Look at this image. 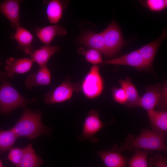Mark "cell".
Listing matches in <instances>:
<instances>
[{
	"label": "cell",
	"mask_w": 167,
	"mask_h": 167,
	"mask_svg": "<svg viewBox=\"0 0 167 167\" xmlns=\"http://www.w3.org/2000/svg\"><path fill=\"white\" fill-rule=\"evenodd\" d=\"M166 37V31H164L156 40L137 49L143 59L150 66H152L159 46Z\"/></svg>",
	"instance_id": "obj_19"
},
{
	"label": "cell",
	"mask_w": 167,
	"mask_h": 167,
	"mask_svg": "<svg viewBox=\"0 0 167 167\" xmlns=\"http://www.w3.org/2000/svg\"><path fill=\"white\" fill-rule=\"evenodd\" d=\"M23 108V112L21 117L11 128L17 137H24L32 139L42 134L49 136L51 129L42 123L41 113L26 106Z\"/></svg>",
	"instance_id": "obj_2"
},
{
	"label": "cell",
	"mask_w": 167,
	"mask_h": 167,
	"mask_svg": "<svg viewBox=\"0 0 167 167\" xmlns=\"http://www.w3.org/2000/svg\"><path fill=\"white\" fill-rule=\"evenodd\" d=\"M133 151V154L128 160L129 167H148V156L153 151L140 149H135Z\"/></svg>",
	"instance_id": "obj_23"
},
{
	"label": "cell",
	"mask_w": 167,
	"mask_h": 167,
	"mask_svg": "<svg viewBox=\"0 0 167 167\" xmlns=\"http://www.w3.org/2000/svg\"><path fill=\"white\" fill-rule=\"evenodd\" d=\"M6 73L0 71V114H8L14 110L34 102L36 98L24 97L7 80Z\"/></svg>",
	"instance_id": "obj_3"
},
{
	"label": "cell",
	"mask_w": 167,
	"mask_h": 167,
	"mask_svg": "<svg viewBox=\"0 0 167 167\" xmlns=\"http://www.w3.org/2000/svg\"><path fill=\"white\" fill-rule=\"evenodd\" d=\"M141 2L143 6L154 12L161 11L167 6V1L165 0H147Z\"/></svg>",
	"instance_id": "obj_27"
},
{
	"label": "cell",
	"mask_w": 167,
	"mask_h": 167,
	"mask_svg": "<svg viewBox=\"0 0 167 167\" xmlns=\"http://www.w3.org/2000/svg\"><path fill=\"white\" fill-rule=\"evenodd\" d=\"M15 31L11 35V38L15 40L18 45L17 48L23 51L26 54H31L34 51L32 42L34 37L28 30L21 26L15 28Z\"/></svg>",
	"instance_id": "obj_12"
},
{
	"label": "cell",
	"mask_w": 167,
	"mask_h": 167,
	"mask_svg": "<svg viewBox=\"0 0 167 167\" xmlns=\"http://www.w3.org/2000/svg\"><path fill=\"white\" fill-rule=\"evenodd\" d=\"M148 165L150 167H167V158L161 154H155L149 159Z\"/></svg>",
	"instance_id": "obj_28"
},
{
	"label": "cell",
	"mask_w": 167,
	"mask_h": 167,
	"mask_svg": "<svg viewBox=\"0 0 167 167\" xmlns=\"http://www.w3.org/2000/svg\"><path fill=\"white\" fill-rule=\"evenodd\" d=\"M33 62L31 58L11 57L6 61L4 69L6 75L12 78L15 74H24L29 71Z\"/></svg>",
	"instance_id": "obj_10"
},
{
	"label": "cell",
	"mask_w": 167,
	"mask_h": 167,
	"mask_svg": "<svg viewBox=\"0 0 167 167\" xmlns=\"http://www.w3.org/2000/svg\"><path fill=\"white\" fill-rule=\"evenodd\" d=\"M152 131L161 135L166 137L167 112L152 109L147 111Z\"/></svg>",
	"instance_id": "obj_17"
},
{
	"label": "cell",
	"mask_w": 167,
	"mask_h": 167,
	"mask_svg": "<svg viewBox=\"0 0 167 167\" xmlns=\"http://www.w3.org/2000/svg\"><path fill=\"white\" fill-rule=\"evenodd\" d=\"M18 138L11 129L8 130H0V152L4 153L10 149Z\"/></svg>",
	"instance_id": "obj_24"
},
{
	"label": "cell",
	"mask_w": 167,
	"mask_h": 167,
	"mask_svg": "<svg viewBox=\"0 0 167 167\" xmlns=\"http://www.w3.org/2000/svg\"><path fill=\"white\" fill-rule=\"evenodd\" d=\"M102 64L128 66L139 71L148 70L152 67L143 59L137 50L119 57L103 61Z\"/></svg>",
	"instance_id": "obj_8"
},
{
	"label": "cell",
	"mask_w": 167,
	"mask_h": 167,
	"mask_svg": "<svg viewBox=\"0 0 167 167\" xmlns=\"http://www.w3.org/2000/svg\"><path fill=\"white\" fill-rule=\"evenodd\" d=\"M119 83L124 90L126 95L127 102L125 105L128 108L138 107L140 97L131 79L128 77L125 79H120Z\"/></svg>",
	"instance_id": "obj_21"
},
{
	"label": "cell",
	"mask_w": 167,
	"mask_h": 167,
	"mask_svg": "<svg viewBox=\"0 0 167 167\" xmlns=\"http://www.w3.org/2000/svg\"><path fill=\"white\" fill-rule=\"evenodd\" d=\"M96 152L106 167H126L128 164L127 157L111 148Z\"/></svg>",
	"instance_id": "obj_14"
},
{
	"label": "cell",
	"mask_w": 167,
	"mask_h": 167,
	"mask_svg": "<svg viewBox=\"0 0 167 167\" xmlns=\"http://www.w3.org/2000/svg\"><path fill=\"white\" fill-rule=\"evenodd\" d=\"M47 5L46 14L49 22L53 24H57L61 19L64 9L66 5V1L60 0L44 1Z\"/></svg>",
	"instance_id": "obj_18"
},
{
	"label": "cell",
	"mask_w": 167,
	"mask_h": 167,
	"mask_svg": "<svg viewBox=\"0 0 167 167\" xmlns=\"http://www.w3.org/2000/svg\"><path fill=\"white\" fill-rule=\"evenodd\" d=\"M21 0H6L0 2V12L9 21L11 27L15 28L20 25L19 20Z\"/></svg>",
	"instance_id": "obj_9"
},
{
	"label": "cell",
	"mask_w": 167,
	"mask_h": 167,
	"mask_svg": "<svg viewBox=\"0 0 167 167\" xmlns=\"http://www.w3.org/2000/svg\"><path fill=\"white\" fill-rule=\"evenodd\" d=\"M0 167H4L2 165L1 161L0 160Z\"/></svg>",
	"instance_id": "obj_31"
},
{
	"label": "cell",
	"mask_w": 167,
	"mask_h": 167,
	"mask_svg": "<svg viewBox=\"0 0 167 167\" xmlns=\"http://www.w3.org/2000/svg\"><path fill=\"white\" fill-rule=\"evenodd\" d=\"M112 96L116 102L122 105H126L127 102L126 95L122 88L113 87L112 88Z\"/></svg>",
	"instance_id": "obj_29"
},
{
	"label": "cell",
	"mask_w": 167,
	"mask_h": 167,
	"mask_svg": "<svg viewBox=\"0 0 167 167\" xmlns=\"http://www.w3.org/2000/svg\"><path fill=\"white\" fill-rule=\"evenodd\" d=\"M162 88V86L160 84L149 87L143 95L140 97L138 107H140L146 111L154 109L160 103Z\"/></svg>",
	"instance_id": "obj_11"
},
{
	"label": "cell",
	"mask_w": 167,
	"mask_h": 167,
	"mask_svg": "<svg viewBox=\"0 0 167 167\" xmlns=\"http://www.w3.org/2000/svg\"><path fill=\"white\" fill-rule=\"evenodd\" d=\"M77 51L84 56L86 61L93 65L102 64L103 61L101 53L97 50L80 47L78 48Z\"/></svg>",
	"instance_id": "obj_25"
},
{
	"label": "cell",
	"mask_w": 167,
	"mask_h": 167,
	"mask_svg": "<svg viewBox=\"0 0 167 167\" xmlns=\"http://www.w3.org/2000/svg\"><path fill=\"white\" fill-rule=\"evenodd\" d=\"M25 147L23 148H12L10 150L6 159L9 160L15 165V167H19L24 157Z\"/></svg>",
	"instance_id": "obj_26"
},
{
	"label": "cell",
	"mask_w": 167,
	"mask_h": 167,
	"mask_svg": "<svg viewBox=\"0 0 167 167\" xmlns=\"http://www.w3.org/2000/svg\"><path fill=\"white\" fill-rule=\"evenodd\" d=\"M51 80V73L46 65L40 66L37 72L29 75L27 77L25 85L27 89H30L35 86L49 85Z\"/></svg>",
	"instance_id": "obj_15"
},
{
	"label": "cell",
	"mask_w": 167,
	"mask_h": 167,
	"mask_svg": "<svg viewBox=\"0 0 167 167\" xmlns=\"http://www.w3.org/2000/svg\"><path fill=\"white\" fill-rule=\"evenodd\" d=\"M42 159L36 153L31 144L25 147V153L19 167H40Z\"/></svg>",
	"instance_id": "obj_22"
},
{
	"label": "cell",
	"mask_w": 167,
	"mask_h": 167,
	"mask_svg": "<svg viewBox=\"0 0 167 167\" xmlns=\"http://www.w3.org/2000/svg\"><path fill=\"white\" fill-rule=\"evenodd\" d=\"M166 138L152 130L144 128L136 136L132 134H128L124 142L120 145L114 144L111 149L121 153L131 152L135 149L166 152L167 148L165 143Z\"/></svg>",
	"instance_id": "obj_1"
},
{
	"label": "cell",
	"mask_w": 167,
	"mask_h": 167,
	"mask_svg": "<svg viewBox=\"0 0 167 167\" xmlns=\"http://www.w3.org/2000/svg\"><path fill=\"white\" fill-rule=\"evenodd\" d=\"M104 40V55L111 57L117 53L126 44L118 24L113 20L102 32Z\"/></svg>",
	"instance_id": "obj_5"
},
{
	"label": "cell",
	"mask_w": 167,
	"mask_h": 167,
	"mask_svg": "<svg viewBox=\"0 0 167 167\" xmlns=\"http://www.w3.org/2000/svg\"><path fill=\"white\" fill-rule=\"evenodd\" d=\"M78 42L88 49L97 50L104 54L105 43L102 32L100 33L91 31L85 32L79 37Z\"/></svg>",
	"instance_id": "obj_16"
},
{
	"label": "cell",
	"mask_w": 167,
	"mask_h": 167,
	"mask_svg": "<svg viewBox=\"0 0 167 167\" xmlns=\"http://www.w3.org/2000/svg\"><path fill=\"white\" fill-rule=\"evenodd\" d=\"M80 88L83 95L89 99H94L101 95L104 83L99 66L93 65L90 68L80 84Z\"/></svg>",
	"instance_id": "obj_4"
},
{
	"label": "cell",
	"mask_w": 167,
	"mask_h": 167,
	"mask_svg": "<svg viewBox=\"0 0 167 167\" xmlns=\"http://www.w3.org/2000/svg\"><path fill=\"white\" fill-rule=\"evenodd\" d=\"M80 91L79 83L65 80L54 89L46 93L43 99L48 105L62 103L70 100L74 92H78Z\"/></svg>",
	"instance_id": "obj_6"
},
{
	"label": "cell",
	"mask_w": 167,
	"mask_h": 167,
	"mask_svg": "<svg viewBox=\"0 0 167 167\" xmlns=\"http://www.w3.org/2000/svg\"><path fill=\"white\" fill-rule=\"evenodd\" d=\"M167 84H165L162 86L161 100L158 105L164 111H166L167 107Z\"/></svg>",
	"instance_id": "obj_30"
},
{
	"label": "cell",
	"mask_w": 167,
	"mask_h": 167,
	"mask_svg": "<svg viewBox=\"0 0 167 167\" xmlns=\"http://www.w3.org/2000/svg\"><path fill=\"white\" fill-rule=\"evenodd\" d=\"M34 31L40 40L45 45H49L56 36H65L67 34L64 27L57 24L36 27Z\"/></svg>",
	"instance_id": "obj_13"
},
{
	"label": "cell",
	"mask_w": 167,
	"mask_h": 167,
	"mask_svg": "<svg viewBox=\"0 0 167 167\" xmlns=\"http://www.w3.org/2000/svg\"><path fill=\"white\" fill-rule=\"evenodd\" d=\"M2 63L1 62H0V66H1V65H2Z\"/></svg>",
	"instance_id": "obj_32"
},
{
	"label": "cell",
	"mask_w": 167,
	"mask_h": 167,
	"mask_svg": "<svg viewBox=\"0 0 167 167\" xmlns=\"http://www.w3.org/2000/svg\"><path fill=\"white\" fill-rule=\"evenodd\" d=\"M60 50L58 45H45L34 51L30 55V58L40 66L46 65L50 57Z\"/></svg>",
	"instance_id": "obj_20"
},
{
	"label": "cell",
	"mask_w": 167,
	"mask_h": 167,
	"mask_svg": "<svg viewBox=\"0 0 167 167\" xmlns=\"http://www.w3.org/2000/svg\"><path fill=\"white\" fill-rule=\"evenodd\" d=\"M107 124L102 122L97 111H89L85 120L82 133L78 139L81 141L87 140L92 143H96L98 139L95 136V134Z\"/></svg>",
	"instance_id": "obj_7"
}]
</instances>
